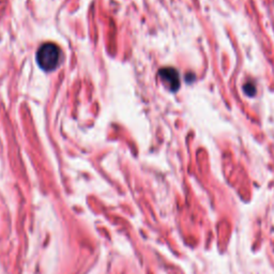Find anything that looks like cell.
<instances>
[{"instance_id":"cell-2","label":"cell","mask_w":274,"mask_h":274,"mask_svg":"<svg viewBox=\"0 0 274 274\" xmlns=\"http://www.w3.org/2000/svg\"><path fill=\"white\" fill-rule=\"evenodd\" d=\"M159 76L163 84L173 92H176L180 88V76L178 71L167 66L159 71Z\"/></svg>"},{"instance_id":"cell-3","label":"cell","mask_w":274,"mask_h":274,"mask_svg":"<svg viewBox=\"0 0 274 274\" xmlns=\"http://www.w3.org/2000/svg\"><path fill=\"white\" fill-rule=\"evenodd\" d=\"M243 91H244V93L249 96V97H253L256 95V86L251 82H247L244 84V86H243Z\"/></svg>"},{"instance_id":"cell-1","label":"cell","mask_w":274,"mask_h":274,"mask_svg":"<svg viewBox=\"0 0 274 274\" xmlns=\"http://www.w3.org/2000/svg\"><path fill=\"white\" fill-rule=\"evenodd\" d=\"M62 60V52L54 43H45L36 52V62L46 72H52L58 68Z\"/></svg>"}]
</instances>
